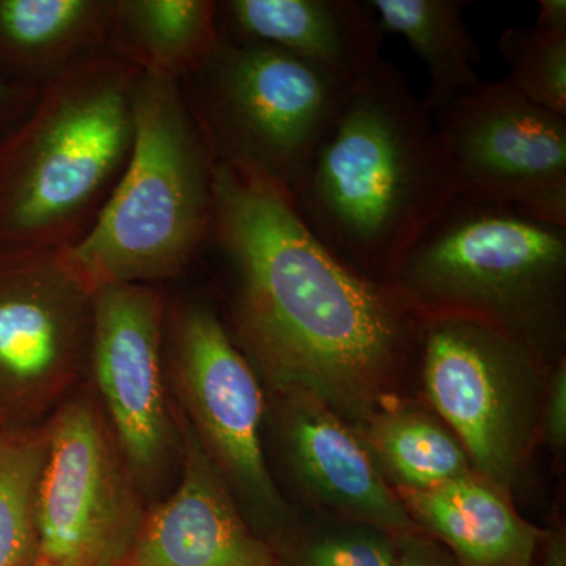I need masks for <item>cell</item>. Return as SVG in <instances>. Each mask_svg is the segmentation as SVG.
Instances as JSON below:
<instances>
[{
	"label": "cell",
	"mask_w": 566,
	"mask_h": 566,
	"mask_svg": "<svg viewBox=\"0 0 566 566\" xmlns=\"http://www.w3.org/2000/svg\"><path fill=\"white\" fill-rule=\"evenodd\" d=\"M210 241L233 283L241 345L290 395L367 417L420 314L392 282L367 277L305 226L292 193L216 161Z\"/></svg>",
	"instance_id": "1"
},
{
	"label": "cell",
	"mask_w": 566,
	"mask_h": 566,
	"mask_svg": "<svg viewBox=\"0 0 566 566\" xmlns=\"http://www.w3.org/2000/svg\"><path fill=\"white\" fill-rule=\"evenodd\" d=\"M392 283L420 315L479 319L539 356L564 327L566 226L457 196Z\"/></svg>",
	"instance_id": "5"
},
{
	"label": "cell",
	"mask_w": 566,
	"mask_h": 566,
	"mask_svg": "<svg viewBox=\"0 0 566 566\" xmlns=\"http://www.w3.org/2000/svg\"><path fill=\"white\" fill-rule=\"evenodd\" d=\"M36 495L41 566H120L144 513L102 417L85 400L59 409Z\"/></svg>",
	"instance_id": "10"
},
{
	"label": "cell",
	"mask_w": 566,
	"mask_h": 566,
	"mask_svg": "<svg viewBox=\"0 0 566 566\" xmlns=\"http://www.w3.org/2000/svg\"><path fill=\"white\" fill-rule=\"evenodd\" d=\"M95 292L66 248L0 249V424H29L91 353Z\"/></svg>",
	"instance_id": "7"
},
{
	"label": "cell",
	"mask_w": 566,
	"mask_h": 566,
	"mask_svg": "<svg viewBox=\"0 0 566 566\" xmlns=\"http://www.w3.org/2000/svg\"><path fill=\"white\" fill-rule=\"evenodd\" d=\"M181 81L139 73L128 164L71 263L93 292L180 274L210 241L216 159Z\"/></svg>",
	"instance_id": "4"
},
{
	"label": "cell",
	"mask_w": 566,
	"mask_h": 566,
	"mask_svg": "<svg viewBox=\"0 0 566 566\" xmlns=\"http://www.w3.org/2000/svg\"><path fill=\"white\" fill-rule=\"evenodd\" d=\"M175 375L207 452L256 505L279 495L264 463L263 395L251 364L218 316L188 305L172 319Z\"/></svg>",
	"instance_id": "12"
},
{
	"label": "cell",
	"mask_w": 566,
	"mask_h": 566,
	"mask_svg": "<svg viewBox=\"0 0 566 566\" xmlns=\"http://www.w3.org/2000/svg\"><path fill=\"white\" fill-rule=\"evenodd\" d=\"M286 442L297 475L323 504L357 526L400 536L420 532L390 490L367 446L333 409L307 395H292Z\"/></svg>",
	"instance_id": "15"
},
{
	"label": "cell",
	"mask_w": 566,
	"mask_h": 566,
	"mask_svg": "<svg viewBox=\"0 0 566 566\" xmlns=\"http://www.w3.org/2000/svg\"><path fill=\"white\" fill-rule=\"evenodd\" d=\"M188 80L189 104L216 161L253 170L292 197L349 93L289 52L222 35Z\"/></svg>",
	"instance_id": "6"
},
{
	"label": "cell",
	"mask_w": 566,
	"mask_h": 566,
	"mask_svg": "<svg viewBox=\"0 0 566 566\" xmlns=\"http://www.w3.org/2000/svg\"><path fill=\"white\" fill-rule=\"evenodd\" d=\"M395 566H461L455 557L423 532L397 538V564Z\"/></svg>",
	"instance_id": "24"
},
{
	"label": "cell",
	"mask_w": 566,
	"mask_h": 566,
	"mask_svg": "<svg viewBox=\"0 0 566 566\" xmlns=\"http://www.w3.org/2000/svg\"><path fill=\"white\" fill-rule=\"evenodd\" d=\"M398 491L417 527L461 566H535L545 534L485 479L469 474L431 490Z\"/></svg>",
	"instance_id": "16"
},
{
	"label": "cell",
	"mask_w": 566,
	"mask_h": 566,
	"mask_svg": "<svg viewBox=\"0 0 566 566\" xmlns=\"http://www.w3.org/2000/svg\"><path fill=\"white\" fill-rule=\"evenodd\" d=\"M535 566H566V538L562 532L543 535Z\"/></svg>",
	"instance_id": "27"
},
{
	"label": "cell",
	"mask_w": 566,
	"mask_h": 566,
	"mask_svg": "<svg viewBox=\"0 0 566 566\" xmlns=\"http://www.w3.org/2000/svg\"><path fill=\"white\" fill-rule=\"evenodd\" d=\"M545 433L551 444L562 447L566 439V365L558 363L551 389L547 394L545 411Z\"/></svg>",
	"instance_id": "26"
},
{
	"label": "cell",
	"mask_w": 566,
	"mask_h": 566,
	"mask_svg": "<svg viewBox=\"0 0 566 566\" xmlns=\"http://www.w3.org/2000/svg\"><path fill=\"white\" fill-rule=\"evenodd\" d=\"M275 566H395L397 538L376 528H324L293 543Z\"/></svg>",
	"instance_id": "23"
},
{
	"label": "cell",
	"mask_w": 566,
	"mask_h": 566,
	"mask_svg": "<svg viewBox=\"0 0 566 566\" xmlns=\"http://www.w3.org/2000/svg\"><path fill=\"white\" fill-rule=\"evenodd\" d=\"M275 551L238 513L202 441L186 433L185 471L169 501L144 517L120 566H275Z\"/></svg>",
	"instance_id": "13"
},
{
	"label": "cell",
	"mask_w": 566,
	"mask_h": 566,
	"mask_svg": "<svg viewBox=\"0 0 566 566\" xmlns=\"http://www.w3.org/2000/svg\"><path fill=\"white\" fill-rule=\"evenodd\" d=\"M48 444V424H0V566L36 564V495Z\"/></svg>",
	"instance_id": "21"
},
{
	"label": "cell",
	"mask_w": 566,
	"mask_h": 566,
	"mask_svg": "<svg viewBox=\"0 0 566 566\" xmlns=\"http://www.w3.org/2000/svg\"><path fill=\"white\" fill-rule=\"evenodd\" d=\"M218 3L223 39L289 52L348 91L382 61L385 32L367 2L227 0Z\"/></svg>",
	"instance_id": "14"
},
{
	"label": "cell",
	"mask_w": 566,
	"mask_h": 566,
	"mask_svg": "<svg viewBox=\"0 0 566 566\" xmlns=\"http://www.w3.org/2000/svg\"><path fill=\"white\" fill-rule=\"evenodd\" d=\"M33 566H41V565H33ZM51 566H93V565L88 564V562H69V564L51 565Z\"/></svg>",
	"instance_id": "29"
},
{
	"label": "cell",
	"mask_w": 566,
	"mask_h": 566,
	"mask_svg": "<svg viewBox=\"0 0 566 566\" xmlns=\"http://www.w3.org/2000/svg\"><path fill=\"white\" fill-rule=\"evenodd\" d=\"M163 294L148 283H122L93 296L91 359L126 463L150 475L172 444V422L163 381Z\"/></svg>",
	"instance_id": "11"
},
{
	"label": "cell",
	"mask_w": 566,
	"mask_h": 566,
	"mask_svg": "<svg viewBox=\"0 0 566 566\" xmlns=\"http://www.w3.org/2000/svg\"><path fill=\"white\" fill-rule=\"evenodd\" d=\"M40 85L17 84L0 77V139L32 109Z\"/></svg>",
	"instance_id": "25"
},
{
	"label": "cell",
	"mask_w": 566,
	"mask_h": 566,
	"mask_svg": "<svg viewBox=\"0 0 566 566\" xmlns=\"http://www.w3.org/2000/svg\"><path fill=\"white\" fill-rule=\"evenodd\" d=\"M114 2L0 0V77L40 85L107 51Z\"/></svg>",
	"instance_id": "17"
},
{
	"label": "cell",
	"mask_w": 566,
	"mask_h": 566,
	"mask_svg": "<svg viewBox=\"0 0 566 566\" xmlns=\"http://www.w3.org/2000/svg\"><path fill=\"white\" fill-rule=\"evenodd\" d=\"M423 381L469 460L506 486L526 444V385L538 354L494 327L458 315H420Z\"/></svg>",
	"instance_id": "8"
},
{
	"label": "cell",
	"mask_w": 566,
	"mask_h": 566,
	"mask_svg": "<svg viewBox=\"0 0 566 566\" xmlns=\"http://www.w3.org/2000/svg\"><path fill=\"white\" fill-rule=\"evenodd\" d=\"M458 196L566 226V118L505 80L480 81L433 114Z\"/></svg>",
	"instance_id": "9"
},
{
	"label": "cell",
	"mask_w": 566,
	"mask_h": 566,
	"mask_svg": "<svg viewBox=\"0 0 566 566\" xmlns=\"http://www.w3.org/2000/svg\"><path fill=\"white\" fill-rule=\"evenodd\" d=\"M212 0H118L107 52L153 76L188 80L221 40Z\"/></svg>",
	"instance_id": "18"
},
{
	"label": "cell",
	"mask_w": 566,
	"mask_h": 566,
	"mask_svg": "<svg viewBox=\"0 0 566 566\" xmlns=\"http://www.w3.org/2000/svg\"><path fill=\"white\" fill-rule=\"evenodd\" d=\"M382 32L403 36L430 76L423 106L431 115L479 84V44L464 22L465 0H370Z\"/></svg>",
	"instance_id": "19"
},
{
	"label": "cell",
	"mask_w": 566,
	"mask_h": 566,
	"mask_svg": "<svg viewBox=\"0 0 566 566\" xmlns=\"http://www.w3.org/2000/svg\"><path fill=\"white\" fill-rule=\"evenodd\" d=\"M365 419L368 450L397 480L398 490H431L471 474L463 446L430 417L389 409Z\"/></svg>",
	"instance_id": "20"
},
{
	"label": "cell",
	"mask_w": 566,
	"mask_h": 566,
	"mask_svg": "<svg viewBox=\"0 0 566 566\" xmlns=\"http://www.w3.org/2000/svg\"><path fill=\"white\" fill-rule=\"evenodd\" d=\"M536 28L566 33V0H539Z\"/></svg>",
	"instance_id": "28"
},
{
	"label": "cell",
	"mask_w": 566,
	"mask_h": 566,
	"mask_svg": "<svg viewBox=\"0 0 566 566\" xmlns=\"http://www.w3.org/2000/svg\"><path fill=\"white\" fill-rule=\"evenodd\" d=\"M140 71L103 51L54 74L0 139V249L70 248L128 164Z\"/></svg>",
	"instance_id": "3"
},
{
	"label": "cell",
	"mask_w": 566,
	"mask_h": 566,
	"mask_svg": "<svg viewBox=\"0 0 566 566\" xmlns=\"http://www.w3.org/2000/svg\"><path fill=\"white\" fill-rule=\"evenodd\" d=\"M505 81L528 102L566 118V33L510 28L499 40Z\"/></svg>",
	"instance_id": "22"
},
{
	"label": "cell",
	"mask_w": 566,
	"mask_h": 566,
	"mask_svg": "<svg viewBox=\"0 0 566 566\" xmlns=\"http://www.w3.org/2000/svg\"><path fill=\"white\" fill-rule=\"evenodd\" d=\"M457 196L433 115L382 59L349 91L293 200L305 226L344 262L392 282Z\"/></svg>",
	"instance_id": "2"
}]
</instances>
